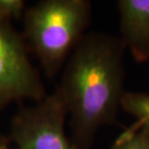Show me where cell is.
Here are the masks:
<instances>
[{
    "mask_svg": "<svg viewBox=\"0 0 149 149\" xmlns=\"http://www.w3.org/2000/svg\"><path fill=\"white\" fill-rule=\"evenodd\" d=\"M125 49L120 37L92 32L68 58L56 88L66 106L77 149H92L98 130L116 122L126 92Z\"/></svg>",
    "mask_w": 149,
    "mask_h": 149,
    "instance_id": "cell-1",
    "label": "cell"
},
{
    "mask_svg": "<svg viewBox=\"0 0 149 149\" xmlns=\"http://www.w3.org/2000/svg\"><path fill=\"white\" fill-rule=\"evenodd\" d=\"M88 0H42L26 9L24 36L49 77L59 72L85 35Z\"/></svg>",
    "mask_w": 149,
    "mask_h": 149,
    "instance_id": "cell-2",
    "label": "cell"
},
{
    "mask_svg": "<svg viewBox=\"0 0 149 149\" xmlns=\"http://www.w3.org/2000/svg\"><path fill=\"white\" fill-rule=\"evenodd\" d=\"M66 106L57 88L34 105L23 107L12 119L15 149H77L67 136Z\"/></svg>",
    "mask_w": 149,
    "mask_h": 149,
    "instance_id": "cell-3",
    "label": "cell"
},
{
    "mask_svg": "<svg viewBox=\"0 0 149 149\" xmlns=\"http://www.w3.org/2000/svg\"><path fill=\"white\" fill-rule=\"evenodd\" d=\"M45 96L44 84L22 38L11 22L0 19V108L16 101L38 102Z\"/></svg>",
    "mask_w": 149,
    "mask_h": 149,
    "instance_id": "cell-4",
    "label": "cell"
},
{
    "mask_svg": "<svg viewBox=\"0 0 149 149\" xmlns=\"http://www.w3.org/2000/svg\"><path fill=\"white\" fill-rule=\"evenodd\" d=\"M120 39L139 63L149 60V0H119Z\"/></svg>",
    "mask_w": 149,
    "mask_h": 149,
    "instance_id": "cell-5",
    "label": "cell"
},
{
    "mask_svg": "<svg viewBox=\"0 0 149 149\" xmlns=\"http://www.w3.org/2000/svg\"><path fill=\"white\" fill-rule=\"evenodd\" d=\"M121 109L136 118V123L149 132V93L125 92Z\"/></svg>",
    "mask_w": 149,
    "mask_h": 149,
    "instance_id": "cell-6",
    "label": "cell"
},
{
    "mask_svg": "<svg viewBox=\"0 0 149 149\" xmlns=\"http://www.w3.org/2000/svg\"><path fill=\"white\" fill-rule=\"evenodd\" d=\"M111 149H149V132L135 122L115 139Z\"/></svg>",
    "mask_w": 149,
    "mask_h": 149,
    "instance_id": "cell-7",
    "label": "cell"
},
{
    "mask_svg": "<svg viewBox=\"0 0 149 149\" xmlns=\"http://www.w3.org/2000/svg\"><path fill=\"white\" fill-rule=\"evenodd\" d=\"M26 9L23 0H0V19L6 22L19 19L23 17Z\"/></svg>",
    "mask_w": 149,
    "mask_h": 149,
    "instance_id": "cell-8",
    "label": "cell"
},
{
    "mask_svg": "<svg viewBox=\"0 0 149 149\" xmlns=\"http://www.w3.org/2000/svg\"><path fill=\"white\" fill-rule=\"evenodd\" d=\"M0 149H15V148L10 147L1 138H0Z\"/></svg>",
    "mask_w": 149,
    "mask_h": 149,
    "instance_id": "cell-9",
    "label": "cell"
}]
</instances>
